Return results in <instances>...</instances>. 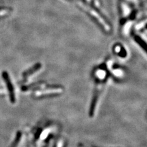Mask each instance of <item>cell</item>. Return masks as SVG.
Masks as SVG:
<instances>
[{
  "label": "cell",
  "mask_w": 147,
  "mask_h": 147,
  "mask_svg": "<svg viewBox=\"0 0 147 147\" xmlns=\"http://www.w3.org/2000/svg\"><path fill=\"white\" fill-rule=\"evenodd\" d=\"M142 0H119L120 25L124 36L129 35L132 24L140 13Z\"/></svg>",
  "instance_id": "1"
},
{
  "label": "cell",
  "mask_w": 147,
  "mask_h": 147,
  "mask_svg": "<svg viewBox=\"0 0 147 147\" xmlns=\"http://www.w3.org/2000/svg\"><path fill=\"white\" fill-rule=\"evenodd\" d=\"M67 1L77 4L80 8L84 9L87 13H89L90 17L94 19L96 24H98L100 28L103 29L105 32L109 33L111 31V26H110L109 22L100 11L98 7L84 6L81 3L80 0H67Z\"/></svg>",
  "instance_id": "2"
},
{
  "label": "cell",
  "mask_w": 147,
  "mask_h": 147,
  "mask_svg": "<svg viewBox=\"0 0 147 147\" xmlns=\"http://www.w3.org/2000/svg\"><path fill=\"white\" fill-rule=\"evenodd\" d=\"M94 74L96 76V83L93 99H92L91 100L89 111V115L91 117L94 116L98 100L99 99L101 92L102 91L104 85H105V83L107 79V78L108 76V74L107 71L102 67L97 69L96 70Z\"/></svg>",
  "instance_id": "3"
},
{
  "label": "cell",
  "mask_w": 147,
  "mask_h": 147,
  "mask_svg": "<svg viewBox=\"0 0 147 147\" xmlns=\"http://www.w3.org/2000/svg\"><path fill=\"white\" fill-rule=\"evenodd\" d=\"M35 98H40L44 96L55 95L61 93L63 91V87L59 85H46L44 83H36L34 85Z\"/></svg>",
  "instance_id": "4"
},
{
  "label": "cell",
  "mask_w": 147,
  "mask_h": 147,
  "mask_svg": "<svg viewBox=\"0 0 147 147\" xmlns=\"http://www.w3.org/2000/svg\"><path fill=\"white\" fill-rule=\"evenodd\" d=\"M3 78L4 80L5 81L8 91L9 92V94H10V99L11 102L13 103L16 101V97H15V93H14V91H13V87L12 84V82L10 80V78L9 77V75L7 72L4 71L3 72L2 74Z\"/></svg>",
  "instance_id": "5"
},
{
  "label": "cell",
  "mask_w": 147,
  "mask_h": 147,
  "mask_svg": "<svg viewBox=\"0 0 147 147\" xmlns=\"http://www.w3.org/2000/svg\"><path fill=\"white\" fill-rule=\"evenodd\" d=\"M41 67H42V65H41V64L40 63H36V64H34V66L30 67L29 69L26 70L25 72H24V74H23V77H24V79L25 80L28 79V78L30 77L33 76L34 74L39 71Z\"/></svg>",
  "instance_id": "6"
},
{
  "label": "cell",
  "mask_w": 147,
  "mask_h": 147,
  "mask_svg": "<svg viewBox=\"0 0 147 147\" xmlns=\"http://www.w3.org/2000/svg\"><path fill=\"white\" fill-rule=\"evenodd\" d=\"M134 40L139 45L140 47L142 48L144 50V52L146 53V44L145 41L142 39L140 36L136 35L134 36Z\"/></svg>",
  "instance_id": "7"
},
{
  "label": "cell",
  "mask_w": 147,
  "mask_h": 147,
  "mask_svg": "<svg viewBox=\"0 0 147 147\" xmlns=\"http://www.w3.org/2000/svg\"><path fill=\"white\" fill-rule=\"evenodd\" d=\"M65 140L63 138L59 139L55 143L53 147H65Z\"/></svg>",
  "instance_id": "8"
},
{
  "label": "cell",
  "mask_w": 147,
  "mask_h": 147,
  "mask_svg": "<svg viewBox=\"0 0 147 147\" xmlns=\"http://www.w3.org/2000/svg\"><path fill=\"white\" fill-rule=\"evenodd\" d=\"M21 133L20 132H18L17 135V138L16 139V141H14V143H13L11 147H16L18 144V142H19V140H20V138H21Z\"/></svg>",
  "instance_id": "9"
}]
</instances>
